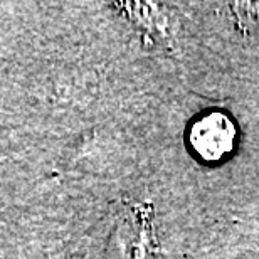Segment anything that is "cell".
Listing matches in <instances>:
<instances>
[{
	"label": "cell",
	"instance_id": "6da1fadb",
	"mask_svg": "<svg viewBox=\"0 0 259 259\" xmlns=\"http://www.w3.org/2000/svg\"><path fill=\"white\" fill-rule=\"evenodd\" d=\"M237 130L224 113H209L194 121L190 128V147L205 162H219L234 150Z\"/></svg>",
	"mask_w": 259,
	"mask_h": 259
},
{
	"label": "cell",
	"instance_id": "7a4b0ae2",
	"mask_svg": "<svg viewBox=\"0 0 259 259\" xmlns=\"http://www.w3.org/2000/svg\"><path fill=\"white\" fill-rule=\"evenodd\" d=\"M231 10H234L246 32L259 40V4H232Z\"/></svg>",
	"mask_w": 259,
	"mask_h": 259
}]
</instances>
